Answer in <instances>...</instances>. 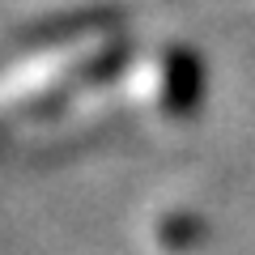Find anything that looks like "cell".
<instances>
[{"label": "cell", "mask_w": 255, "mask_h": 255, "mask_svg": "<svg viewBox=\"0 0 255 255\" xmlns=\"http://www.w3.org/2000/svg\"><path fill=\"white\" fill-rule=\"evenodd\" d=\"M204 94V68L187 47H170L166 55V111L174 115H191L200 107Z\"/></svg>", "instance_id": "6da1fadb"}, {"label": "cell", "mask_w": 255, "mask_h": 255, "mask_svg": "<svg viewBox=\"0 0 255 255\" xmlns=\"http://www.w3.org/2000/svg\"><path fill=\"white\" fill-rule=\"evenodd\" d=\"M119 13L115 9H77V13H60V17L43 21V26H30L17 34L21 47H51L60 38H77V34H90V30H107L115 26Z\"/></svg>", "instance_id": "7a4b0ae2"}]
</instances>
